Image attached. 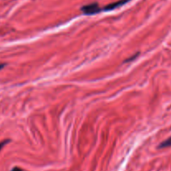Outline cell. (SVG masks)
I'll use <instances>...</instances> for the list:
<instances>
[{"mask_svg":"<svg viewBox=\"0 0 171 171\" xmlns=\"http://www.w3.org/2000/svg\"><path fill=\"white\" fill-rule=\"evenodd\" d=\"M81 10L84 14H88V15L95 14L101 11L98 3H91V4H89V5L84 6V7H82Z\"/></svg>","mask_w":171,"mask_h":171,"instance_id":"obj_1","label":"cell"},{"mask_svg":"<svg viewBox=\"0 0 171 171\" xmlns=\"http://www.w3.org/2000/svg\"><path fill=\"white\" fill-rule=\"evenodd\" d=\"M129 0H119V1H117L115 3H110L109 5H107L105 8H104V10L106 11H110V10H113V9H117L118 7H120V6L123 5L124 3H126L127 2H129Z\"/></svg>","mask_w":171,"mask_h":171,"instance_id":"obj_2","label":"cell"},{"mask_svg":"<svg viewBox=\"0 0 171 171\" xmlns=\"http://www.w3.org/2000/svg\"><path fill=\"white\" fill-rule=\"evenodd\" d=\"M171 146V136L169 138L168 140H166L164 142L160 144V146H159V148L160 149H163V148H168V147H170Z\"/></svg>","mask_w":171,"mask_h":171,"instance_id":"obj_3","label":"cell"},{"mask_svg":"<svg viewBox=\"0 0 171 171\" xmlns=\"http://www.w3.org/2000/svg\"><path fill=\"white\" fill-rule=\"evenodd\" d=\"M9 140H3V142H1V143H0V150H1V149H2V148H3V146L5 145L6 144H8L9 142Z\"/></svg>","mask_w":171,"mask_h":171,"instance_id":"obj_4","label":"cell"},{"mask_svg":"<svg viewBox=\"0 0 171 171\" xmlns=\"http://www.w3.org/2000/svg\"><path fill=\"white\" fill-rule=\"evenodd\" d=\"M11 171H23V170L20 168H19V167H14Z\"/></svg>","mask_w":171,"mask_h":171,"instance_id":"obj_5","label":"cell"},{"mask_svg":"<svg viewBox=\"0 0 171 171\" xmlns=\"http://www.w3.org/2000/svg\"><path fill=\"white\" fill-rule=\"evenodd\" d=\"M4 66H5L4 64H1V65H0V69H2L3 68H4Z\"/></svg>","mask_w":171,"mask_h":171,"instance_id":"obj_6","label":"cell"}]
</instances>
